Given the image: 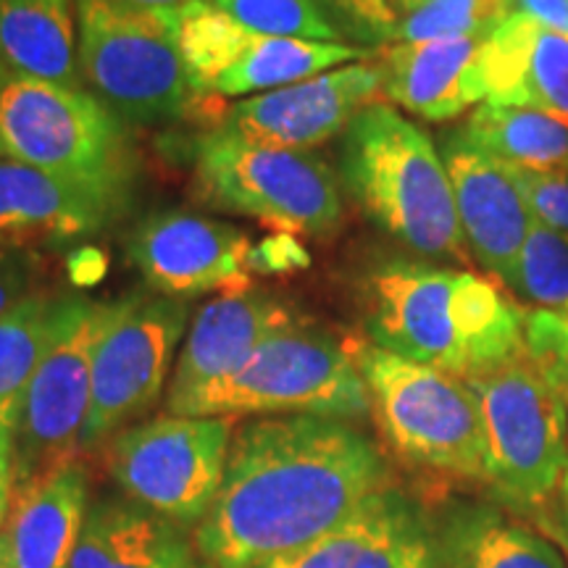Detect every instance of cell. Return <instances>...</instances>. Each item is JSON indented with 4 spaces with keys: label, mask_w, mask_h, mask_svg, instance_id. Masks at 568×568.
Wrapping results in <instances>:
<instances>
[{
    "label": "cell",
    "mask_w": 568,
    "mask_h": 568,
    "mask_svg": "<svg viewBox=\"0 0 568 568\" xmlns=\"http://www.w3.org/2000/svg\"><path fill=\"white\" fill-rule=\"evenodd\" d=\"M393 487L389 466L351 422L255 418L232 435L222 489L193 531L213 568H253L314 542Z\"/></svg>",
    "instance_id": "cell-1"
},
{
    "label": "cell",
    "mask_w": 568,
    "mask_h": 568,
    "mask_svg": "<svg viewBox=\"0 0 568 568\" xmlns=\"http://www.w3.org/2000/svg\"><path fill=\"white\" fill-rule=\"evenodd\" d=\"M366 332L382 351L474 379L527 358V316L471 272L389 261L366 282Z\"/></svg>",
    "instance_id": "cell-2"
},
{
    "label": "cell",
    "mask_w": 568,
    "mask_h": 568,
    "mask_svg": "<svg viewBox=\"0 0 568 568\" xmlns=\"http://www.w3.org/2000/svg\"><path fill=\"white\" fill-rule=\"evenodd\" d=\"M345 190L389 237L429 258H464L456 195L429 134L387 103L366 105L339 142Z\"/></svg>",
    "instance_id": "cell-3"
},
{
    "label": "cell",
    "mask_w": 568,
    "mask_h": 568,
    "mask_svg": "<svg viewBox=\"0 0 568 568\" xmlns=\"http://www.w3.org/2000/svg\"><path fill=\"white\" fill-rule=\"evenodd\" d=\"M0 140L9 159L132 205L138 153L126 124L90 90L11 77Z\"/></svg>",
    "instance_id": "cell-4"
},
{
    "label": "cell",
    "mask_w": 568,
    "mask_h": 568,
    "mask_svg": "<svg viewBox=\"0 0 568 568\" xmlns=\"http://www.w3.org/2000/svg\"><path fill=\"white\" fill-rule=\"evenodd\" d=\"M308 414L364 418L372 400L351 347L305 318L264 339L240 368L190 397L174 416Z\"/></svg>",
    "instance_id": "cell-5"
},
{
    "label": "cell",
    "mask_w": 568,
    "mask_h": 568,
    "mask_svg": "<svg viewBox=\"0 0 568 568\" xmlns=\"http://www.w3.org/2000/svg\"><path fill=\"white\" fill-rule=\"evenodd\" d=\"M351 353L376 424L403 458L447 477L489 481L485 422L466 379L374 343H355Z\"/></svg>",
    "instance_id": "cell-6"
},
{
    "label": "cell",
    "mask_w": 568,
    "mask_h": 568,
    "mask_svg": "<svg viewBox=\"0 0 568 568\" xmlns=\"http://www.w3.org/2000/svg\"><path fill=\"white\" fill-rule=\"evenodd\" d=\"M80 74L126 126L174 122L195 92L180 53V17L77 0Z\"/></svg>",
    "instance_id": "cell-7"
},
{
    "label": "cell",
    "mask_w": 568,
    "mask_h": 568,
    "mask_svg": "<svg viewBox=\"0 0 568 568\" xmlns=\"http://www.w3.org/2000/svg\"><path fill=\"white\" fill-rule=\"evenodd\" d=\"M193 195L213 211L308 237H326L343 224L339 182L322 155L255 145L222 130L195 140Z\"/></svg>",
    "instance_id": "cell-8"
},
{
    "label": "cell",
    "mask_w": 568,
    "mask_h": 568,
    "mask_svg": "<svg viewBox=\"0 0 568 568\" xmlns=\"http://www.w3.org/2000/svg\"><path fill=\"white\" fill-rule=\"evenodd\" d=\"M485 422L489 481L510 506L539 508L568 471V408L527 358L466 379Z\"/></svg>",
    "instance_id": "cell-9"
},
{
    "label": "cell",
    "mask_w": 568,
    "mask_h": 568,
    "mask_svg": "<svg viewBox=\"0 0 568 568\" xmlns=\"http://www.w3.org/2000/svg\"><path fill=\"white\" fill-rule=\"evenodd\" d=\"M113 303L59 295L53 332L24 395L13 429V477L30 481L77 460L92 395V358Z\"/></svg>",
    "instance_id": "cell-10"
},
{
    "label": "cell",
    "mask_w": 568,
    "mask_h": 568,
    "mask_svg": "<svg viewBox=\"0 0 568 568\" xmlns=\"http://www.w3.org/2000/svg\"><path fill=\"white\" fill-rule=\"evenodd\" d=\"M234 418L161 416L113 437L109 471L130 500L197 527L222 489Z\"/></svg>",
    "instance_id": "cell-11"
},
{
    "label": "cell",
    "mask_w": 568,
    "mask_h": 568,
    "mask_svg": "<svg viewBox=\"0 0 568 568\" xmlns=\"http://www.w3.org/2000/svg\"><path fill=\"white\" fill-rule=\"evenodd\" d=\"M187 303L148 290L113 301L111 318L92 358V395L80 439L82 450H92L153 408L176 345L187 332Z\"/></svg>",
    "instance_id": "cell-12"
},
{
    "label": "cell",
    "mask_w": 568,
    "mask_h": 568,
    "mask_svg": "<svg viewBox=\"0 0 568 568\" xmlns=\"http://www.w3.org/2000/svg\"><path fill=\"white\" fill-rule=\"evenodd\" d=\"M376 95H382L379 63H345L226 105L216 130L264 148L311 151L343 134Z\"/></svg>",
    "instance_id": "cell-13"
},
{
    "label": "cell",
    "mask_w": 568,
    "mask_h": 568,
    "mask_svg": "<svg viewBox=\"0 0 568 568\" xmlns=\"http://www.w3.org/2000/svg\"><path fill=\"white\" fill-rule=\"evenodd\" d=\"M251 237L237 226L193 211H155L134 226L130 261L155 295L190 301L251 284Z\"/></svg>",
    "instance_id": "cell-14"
},
{
    "label": "cell",
    "mask_w": 568,
    "mask_h": 568,
    "mask_svg": "<svg viewBox=\"0 0 568 568\" xmlns=\"http://www.w3.org/2000/svg\"><path fill=\"white\" fill-rule=\"evenodd\" d=\"M443 161L466 245L487 272L514 287L518 255L535 224L521 190L506 163L474 145L464 130L445 140Z\"/></svg>",
    "instance_id": "cell-15"
},
{
    "label": "cell",
    "mask_w": 568,
    "mask_h": 568,
    "mask_svg": "<svg viewBox=\"0 0 568 568\" xmlns=\"http://www.w3.org/2000/svg\"><path fill=\"white\" fill-rule=\"evenodd\" d=\"M301 318V311L287 301L251 287L205 303L190 324L176 361L166 395L169 414H176L190 397L230 376L264 339Z\"/></svg>",
    "instance_id": "cell-16"
},
{
    "label": "cell",
    "mask_w": 568,
    "mask_h": 568,
    "mask_svg": "<svg viewBox=\"0 0 568 568\" xmlns=\"http://www.w3.org/2000/svg\"><path fill=\"white\" fill-rule=\"evenodd\" d=\"M437 560L422 510L387 487L314 542L253 568H435Z\"/></svg>",
    "instance_id": "cell-17"
},
{
    "label": "cell",
    "mask_w": 568,
    "mask_h": 568,
    "mask_svg": "<svg viewBox=\"0 0 568 568\" xmlns=\"http://www.w3.org/2000/svg\"><path fill=\"white\" fill-rule=\"evenodd\" d=\"M130 203L92 193L0 155V247L84 240L122 219Z\"/></svg>",
    "instance_id": "cell-18"
},
{
    "label": "cell",
    "mask_w": 568,
    "mask_h": 568,
    "mask_svg": "<svg viewBox=\"0 0 568 568\" xmlns=\"http://www.w3.org/2000/svg\"><path fill=\"white\" fill-rule=\"evenodd\" d=\"M487 38L389 42L382 51V95L426 122H447L487 101L481 45Z\"/></svg>",
    "instance_id": "cell-19"
},
{
    "label": "cell",
    "mask_w": 568,
    "mask_h": 568,
    "mask_svg": "<svg viewBox=\"0 0 568 568\" xmlns=\"http://www.w3.org/2000/svg\"><path fill=\"white\" fill-rule=\"evenodd\" d=\"M487 103L550 113L568 122V38L510 13L481 45Z\"/></svg>",
    "instance_id": "cell-20"
},
{
    "label": "cell",
    "mask_w": 568,
    "mask_h": 568,
    "mask_svg": "<svg viewBox=\"0 0 568 568\" xmlns=\"http://www.w3.org/2000/svg\"><path fill=\"white\" fill-rule=\"evenodd\" d=\"M90 510V477L80 460L13 487L3 535L13 568H69Z\"/></svg>",
    "instance_id": "cell-21"
},
{
    "label": "cell",
    "mask_w": 568,
    "mask_h": 568,
    "mask_svg": "<svg viewBox=\"0 0 568 568\" xmlns=\"http://www.w3.org/2000/svg\"><path fill=\"white\" fill-rule=\"evenodd\" d=\"M69 568H197L180 524L126 497L92 503Z\"/></svg>",
    "instance_id": "cell-22"
},
{
    "label": "cell",
    "mask_w": 568,
    "mask_h": 568,
    "mask_svg": "<svg viewBox=\"0 0 568 568\" xmlns=\"http://www.w3.org/2000/svg\"><path fill=\"white\" fill-rule=\"evenodd\" d=\"M0 63L19 80L82 88L74 0H0Z\"/></svg>",
    "instance_id": "cell-23"
},
{
    "label": "cell",
    "mask_w": 568,
    "mask_h": 568,
    "mask_svg": "<svg viewBox=\"0 0 568 568\" xmlns=\"http://www.w3.org/2000/svg\"><path fill=\"white\" fill-rule=\"evenodd\" d=\"M368 48L351 42H318L301 38H268L255 34L243 59L213 84L216 98H251L287 84L311 80L355 59H366Z\"/></svg>",
    "instance_id": "cell-24"
},
{
    "label": "cell",
    "mask_w": 568,
    "mask_h": 568,
    "mask_svg": "<svg viewBox=\"0 0 568 568\" xmlns=\"http://www.w3.org/2000/svg\"><path fill=\"white\" fill-rule=\"evenodd\" d=\"M464 134L500 163L568 174V122L550 113L485 101Z\"/></svg>",
    "instance_id": "cell-25"
},
{
    "label": "cell",
    "mask_w": 568,
    "mask_h": 568,
    "mask_svg": "<svg viewBox=\"0 0 568 568\" xmlns=\"http://www.w3.org/2000/svg\"><path fill=\"white\" fill-rule=\"evenodd\" d=\"M59 295L34 290L0 316V429L19 424L24 395L53 332Z\"/></svg>",
    "instance_id": "cell-26"
},
{
    "label": "cell",
    "mask_w": 568,
    "mask_h": 568,
    "mask_svg": "<svg viewBox=\"0 0 568 568\" xmlns=\"http://www.w3.org/2000/svg\"><path fill=\"white\" fill-rule=\"evenodd\" d=\"M450 568H568L545 537L489 510H474L447 539Z\"/></svg>",
    "instance_id": "cell-27"
},
{
    "label": "cell",
    "mask_w": 568,
    "mask_h": 568,
    "mask_svg": "<svg viewBox=\"0 0 568 568\" xmlns=\"http://www.w3.org/2000/svg\"><path fill=\"white\" fill-rule=\"evenodd\" d=\"M255 32L213 3L180 17V53L195 95H211L213 84L243 59Z\"/></svg>",
    "instance_id": "cell-28"
},
{
    "label": "cell",
    "mask_w": 568,
    "mask_h": 568,
    "mask_svg": "<svg viewBox=\"0 0 568 568\" xmlns=\"http://www.w3.org/2000/svg\"><path fill=\"white\" fill-rule=\"evenodd\" d=\"M510 13V0H429L397 17L393 42L489 38Z\"/></svg>",
    "instance_id": "cell-29"
},
{
    "label": "cell",
    "mask_w": 568,
    "mask_h": 568,
    "mask_svg": "<svg viewBox=\"0 0 568 568\" xmlns=\"http://www.w3.org/2000/svg\"><path fill=\"white\" fill-rule=\"evenodd\" d=\"M514 290L542 311L568 305V234L535 222L516 266Z\"/></svg>",
    "instance_id": "cell-30"
},
{
    "label": "cell",
    "mask_w": 568,
    "mask_h": 568,
    "mask_svg": "<svg viewBox=\"0 0 568 568\" xmlns=\"http://www.w3.org/2000/svg\"><path fill=\"white\" fill-rule=\"evenodd\" d=\"M255 34L343 42L316 0H211Z\"/></svg>",
    "instance_id": "cell-31"
},
{
    "label": "cell",
    "mask_w": 568,
    "mask_h": 568,
    "mask_svg": "<svg viewBox=\"0 0 568 568\" xmlns=\"http://www.w3.org/2000/svg\"><path fill=\"white\" fill-rule=\"evenodd\" d=\"M316 3L343 40L351 38L361 48L393 42L397 13L389 0H316Z\"/></svg>",
    "instance_id": "cell-32"
},
{
    "label": "cell",
    "mask_w": 568,
    "mask_h": 568,
    "mask_svg": "<svg viewBox=\"0 0 568 568\" xmlns=\"http://www.w3.org/2000/svg\"><path fill=\"white\" fill-rule=\"evenodd\" d=\"M506 166L521 190L535 222L568 234V174L539 172V169L510 166V163Z\"/></svg>",
    "instance_id": "cell-33"
},
{
    "label": "cell",
    "mask_w": 568,
    "mask_h": 568,
    "mask_svg": "<svg viewBox=\"0 0 568 568\" xmlns=\"http://www.w3.org/2000/svg\"><path fill=\"white\" fill-rule=\"evenodd\" d=\"M38 255L17 247H0V316L34 293Z\"/></svg>",
    "instance_id": "cell-34"
},
{
    "label": "cell",
    "mask_w": 568,
    "mask_h": 568,
    "mask_svg": "<svg viewBox=\"0 0 568 568\" xmlns=\"http://www.w3.org/2000/svg\"><path fill=\"white\" fill-rule=\"evenodd\" d=\"M308 264H311V255L305 253V247L297 245L293 237H287V232L253 245L251 258H247L251 272H261V274L295 272V268H305Z\"/></svg>",
    "instance_id": "cell-35"
},
{
    "label": "cell",
    "mask_w": 568,
    "mask_h": 568,
    "mask_svg": "<svg viewBox=\"0 0 568 568\" xmlns=\"http://www.w3.org/2000/svg\"><path fill=\"white\" fill-rule=\"evenodd\" d=\"M529 353H568V305L564 311H535L527 316Z\"/></svg>",
    "instance_id": "cell-36"
},
{
    "label": "cell",
    "mask_w": 568,
    "mask_h": 568,
    "mask_svg": "<svg viewBox=\"0 0 568 568\" xmlns=\"http://www.w3.org/2000/svg\"><path fill=\"white\" fill-rule=\"evenodd\" d=\"M510 11L568 38V0H510Z\"/></svg>",
    "instance_id": "cell-37"
},
{
    "label": "cell",
    "mask_w": 568,
    "mask_h": 568,
    "mask_svg": "<svg viewBox=\"0 0 568 568\" xmlns=\"http://www.w3.org/2000/svg\"><path fill=\"white\" fill-rule=\"evenodd\" d=\"M105 274V255L98 247H77L69 255V280L77 287L95 284Z\"/></svg>",
    "instance_id": "cell-38"
},
{
    "label": "cell",
    "mask_w": 568,
    "mask_h": 568,
    "mask_svg": "<svg viewBox=\"0 0 568 568\" xmlns=\"http://www.w3.org/2000/svg\"><path fill=\"white\" fill-rule=\"evenodd\" d=\"M13 487H17V477H13V432L0 429V529L9 518Z\"/></svg>",
    "instance_id": "cell-39"
},
{
    "label": "cell",
    "mask_w": 568,
    "mask_h": 568,
    "mask_svg": "<svg viewBox=\"0 0 568 568\" xmlns=\"http://www.w3.org/2000/svg\"><path fill=\"white\" fill-rule=\"evenodd\" d=\"M531 361L539 366V372L545 374V379L550 382V387L556 389L568 408V353H535Z\"/></svg>",
    "instance_id": "cell-40"
},
{
    "label": "cell",
    "mask_w": 568,
    "mask_h": 568,
    "mask_svg": "<svg viewBox=\"0 0 568 568\" xmlns=\"http://www.w3.org/2000/svg\"><path fill=\"white\" fill-rule=\"evenodd\" d=\"M116 3L126 6V9L145 11V13H166V17H182L195 6L211 3V0H116Z\"/></svg>",
    "instance_id": "cell-41"
},
{
    "label": "cell",
    "mask_w": 568,
    "mask_h": 568,
    "mask_svg": "<svg viewBox=\"0 0 568 568\" xmlns=\"http://www.w3.org/2000/svg\"><path fill=\"white\" fill-rule=\"evenodd\" d=\"M424 3H429V0H389V6H393V11L397 13V17H403V13L414 11Z\"/></svg>",
    "instance_id": "cell-42"
},
{
    "label": "cell",
    "mask_w": 568,
    "mask_h": 568,
    "mask_svg": "<svg viewBox=\"0 0 568 568\" xmlns=\"http://www.w3.org/2000/svg\"><path fill=\"white\" fill-rule=\"evenodd\" d=\"M9 82H11L9 69H6L3 63H0V103H3V92H6V88H9ZM0 155H6V151H3V140H0Z\"/></svg>",
    "instance_id": "cell-43"
},
{
    "label": "cell",
    "mask_w": 568,
    "mask_h": 568,
    "mask_svg": "<svg viewBox=\"0 0 568 568\" xmlns=\"http://www.w3.org/2000/svg\"><path fill=\"white\" fill-rule=\"evenodd\" d=\"M0 568H13V560H11L9 545H6L3 535H0Z\"/></svg>",
    "instance_id": "cell-44"
},
{
    "label": "cell",
    "mask_w": 568,
    "mask_h": 568,
    "mask_svg": "<svg viewBox=\"0 0 568 568\" xmlns=\"http://www.w3.org/2000/svg\"><path fill=\"white\" fill-rule=\"evenodd\" d=\"M560 495H564V521H566V535H568V474L560 485Z\"/></svg>",
    "instance_id": "cell-45"
},
{
    "label": "cell",
    "mask_w": 568,
    "mask_h": 568,
    "mask_svg": "<svg viewBox=\"0 0 568 568\" xmlns=\"http://www.w3.org/2000/svg\"><path fill=\"white\" fill-rule=\"evenodd\" d=\"M197 568H213V566H209V564H205V566H197Z\"/></svg>",
    "instance_id": "cell-46"
},
{
    "label": "cell",
    "mask_w": 568,
    "mask_h": 568,
    "mask_svg": "<svg viewBox=\"0 0 568 568\" xmlns=\"http://www.w3.org/2000/svg\"><path fill=\"white\" fill-rule=\"evenodd\" d=\"M566 474H568V471H566Z\"/></svg>",
    "instance_id": "cell-47"
}]
</instances>
